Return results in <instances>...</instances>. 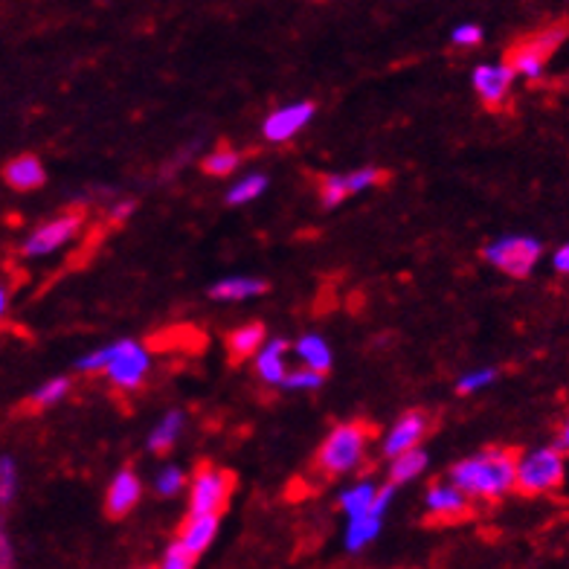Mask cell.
<instances>
[{
    "label": "cell",
    "mask_w": 569,
    "mask_h": 569,
    "mask_svg": "<svg viewBox=\"0 0 569 569\" xmlns=\"http://www.w3.org/2000/svg\"><path fill=\"white\" fill-rule=\"evenodd\" d=\"M564 38H567V29L564 27H552L543 29L538 36L526 38L520 45L508 53V67L515 71V76L520 79H541L543 73H546V64L555 55L560 45H564Z\"/></svg>",
    "instance_id": "8992f818"
},
{
    "label": "cell",
    "mask_w": 569,
    "mask_h": 569,
    "mask_svg": "<svg viewBox=\"0 0 569 569\" xmlns=\"http://www.w3.org/2000/svg\"><path fill=\"white\" fill-rule=\"evenodd\" d=\"M189 515H222L224 506L230 503L232 477L224 468L204 465L192 473L189 482Z\"/></svg>",
    "instance_id": "52a82bcc"
},
{
    "label": "cell",
    "mask_w": 569,
    "mask_h": 569,
    "mask_svg": "<svg viewBox=\"0 0 569 569\" xmlns=\"http://www.w3.org/2000/svg\"><path fill=\"white\" fill-rule=\"evenodd\" d=\"M267 291V284L256 276H224L210 284V296L218 303H248Z\"/></svg>",
    "instance_id": "44dd1931"
},
{
    "label": "cell",
    "mask_w": 569,
    "mask_h": 569,
    "mask_svg": "<svg viewBox=\"0 0 569 569\" xmlns=\"http://www.w3.org/2000/svg\"><path fill=\"white\" fill-rule=\"evenodd\" d=\"M427 427H430V421H427L425 413L409 409V413L395 418L390 430L383 433L381 454L387 459H395V456L407 454V451H416V447H421V439L427 437Z\"/></svg>",
    "instance_id": "4fadbf2b"
},
{
    "label": "cell",
    "mask_w": 569,
    "mask_h": 569,
    "mask_svg": "<svg viewBox=\"0 0 569 569\" xmlns=\"http://www.w3.org/2000/svg\"><path fill=\"white\" fill-rule=\"evenodd\" d=\"M378 494H381V482L364 477V480H355L352 485H346V489L340 491L338 508L343 511L346 520H355V517H364L372 511Z\"/></svg>",
    "instance_id": "d6986e66"
},
{
    "label": "cell",
    "mask_w": 569,
    "mask_h": 569,
    "mask_svg": "<svg viewBox=\"0 0 569 569\" xmlns=\"http://www.w3.org/2000/svg\"><path fill=\"white\" fill-rule=\"evenodd\" d=\"M323 381H326V375H317L312 369H303V366H296L291 372L284 375L282 390L284 392H314L320 390Z\"/></svg>",
    "instance_id": "f546056e"
},
{
    "label": "cell",
    "mask_w": 569,
    "mask_h": 569,
    "mask_svg": "<svg viewBox=\"0 0 569 569\" xmlns=\"http://www.w3.org/2000/svg\"><path fill=\"white\" fill-rule=\"evenodd\" d=\"M291 352H294L296 364L303 366V369H312V372L317 375H326L331 369V364H334V352H331L329 340L323 338V334H317V331L300 334V338L294 340Z\"/></svg>",
    "instance_id": "ac0fdd59"
},
{
    "label": "cell",
    "mask_w": 569,
    "mask_h": 569,
    "mask_svg": "<svg viewBox=\"0 0 569 569\" xmlns=\"http://www.w3.org/2000/svg\"><path fill=\"white\" fill-rule=\"evenodd\" d=\"M222 532V515H187L178 532V546L198 560L215 543Z\"/></svg>",
    "instance_id": "2e32d148"
},
{
    "label": "cell",
    "mask_w": 569,
    "mask_h": 569,
    "mask_svg": "<svg viewBox=\"0 0 569 569\" xmlns=\"http://www.w3.org/2000/svg\"><path fill=\"white\" fill-rule=\"evenodd\" d=\"M105 366H108V346L93 349V352H88V355H81L79 361H76V369H79L81 375L105 372Z\"/></svg>",
    "instance_id": "836d02e7"
},
{
    "label": "cell",
    "mask_w": 569,
    "mask_h": 569,
    "mask_svg": "<svg viewBox=\"0 0 569 569\" xmlns=\"http://www.w3.org/2000/svg\"><path fill=\"white\" fill-rule=\"evenodd\" d=\"M468 508H471V500L465 497L451 480L433 482L425 491V511L437 520H459L468 515Z\"/></svg>",
    "instance_id": "9a60e30c"
},
{
    "label": "cell",
    "mask_w": 569,
    "mask_h": 569,
    "mask_svg": "<svg viewBox=\"0 0 569 569\" xmlns=\"http://www.w3.org/2000/svg\"><path fill=\"white\" fill-rule=\"evenodd\" d=\"M369 430L361 421H343V425L331 427V433L323 439L320 451H317V468L326 477H346L355 473L366 459L369 451Z\"/></svg>",
    "instance_id": "7a4b0ae2"
},
{
    "label": "cell",
    "mask_w": 569,
    "mask_h": 569,
    "mask_svg": "<svg viewBox=\"0 0 569 569\" xmlns=\"http://www.w3.org/2000/svg\"><path fill=\"white\" fill-rule=\"evenodd\" d=\"M567 480V456L555 445L529 447L517 456V480L515 489L526 497H541L558 491Z\"/></svg>",
    "instance_id": "3957f363"
},
{
    "label": "cell",
    "mask_w": 569,
    "mask_h": 569,
    "mask_svg": "<svg viewBox=\"0 0 569 569\" xmlns=\"http://www.w3.org/2000/svg\"><path fill=\"white\" fill-rule=\"evenodd\" d=\"M447 480L468 500L494 503V500L506 497L508 491H515L517 456L506 447H489V451L459 459L447 471Z\"/></svg>",
    "instance_id": "6da1fadb"
},
{
    "label": "cell",
    "mask_w": 569,
    "mask_h": 569,
    "mask_svg": "<svg viewBox=\"0 0 569 569\" xmlns=\"http://www.w3.org/2000/svg\"><path fill=\"white\" fill-rule=\"evenodd\" d=\"M541 256L543 241L526 236V232H508V236H500L482 248V258L511 279H526L538 267Z\"/></svg>",
    "instance_id": "277c9868"
},
{
    "label": "cell",
    "mask_w": 569,
    "mask_h": 569,
    "mask_svg": "<svg viewBox=\"0 0 569 569\" xmlns=\"http://www.w3.org/2000/svg\"><path fill=\"white\" fill-rule=\"evenodd\" d=\"M515 71L508 67V62H482L471 71V88L480 97L482 105L500 108L511 97L515 88Z\"/></svg>",
    "instance_id": "7c38bea8"
},
{
    "label": "cell",
    "mask_w": 569,
    "mask_h": 569,
    "mask_svg": "<svg viewBox=\"0 0 569 569\" xmlns=\"http://www.w3.org/2000/svg\"><path fill=\"white\" fill-rule=\"evenodd\" d=\"M497 378H500V372L494 369V366H477V369H468V372L459 375V381H456V392H459V395H477V392L494 387Z\"/></svg>",
    "instance_id": "83f0119b"
},
{
    "label": "cell",
    "mask_w": 569,
    "mask_h": 569,
    "mask_svg": "<svg viewBox=\"0 0 569 569\" xmlns=\"http://www.w3.org/2000/svg\"><path fill=\"white\" fill-rule=\"evenodd\" d=\"M142 500V480L140 473L131 468L114 473V480L108 482L105 491V511L111 517H128Z\"/></svg>",
    "instance_id": "5bb4252c"
},
{
    "label": "cell",
    "mask_w": 569,
    "mask_h": 569,
    "mask_svg": "<svg viewBox=\"0 0 569 569\" xmlns=\"http://www.w3.org/2000/svg\"><path fill=\"white\" fill-rule=\"evenodd\" d=\"M288 355H291V346L282 338H267L265 346L258 349V355L253 357V369H256L258 381L267 383V387H282L284 375L291 372Z\"/></svg>",
    "instance_id": "e0dca14e"
},
{
    "label": "cell",
    "mask_w": 569,
    "mask_h": 569,
    "mask_svg": "<svg viewBox=\"0 0 569 569\" xmlns=\"http://www.w3.org/2000/svg\"><path fill=\"white\" fill-rule=\"evenodd\" d=\"M482 38H485V29L473 21H465V24H456L451 29V45L459 47V50H471V47H480Z\"/></svg>",
    "instance_id": "1f68e13d"
},
{
    "label": "cell",
    "mask_w": 569,
    "mask_h": 569,
    "mask_svg": "<svg viewBox=\"0 0 569 569\" xmlns=\"http://www.w3.org/2000/svg\"><path fill=\"white\" fill-rule=\"evenodd\" d=\"M267 331L262 323H244L239 329L230 331V338H227V349H230V355L236 361H244V357H256L258 349L265 346Z\"/></svg>",
    "instance_id": "cb8c5ba5"
},
{
    "label": "cell",
    "mask_w": 569,
    "mask_h": 569,
    "mask_svg": "<svg viewBox=\"0 0 569 569\" xmlns=\"http://www.w3.org/2000/svg\"><path fill=\"white\" fill-rule=\"evenodd\" d=\"M555 447H558L564 456H569V416L564 418V425H560L558 439H555Z\"/></svg>",
    "instance_id": "8d00e7d4"
},
{
    "label": "cell",
    "mask_w": 569,
    "mask_h": 569,
    "mask_svg": "<svg viewBox=\"0 0 569 569\" xmlns=\"http://www.w3.org/2000/svg\"><path fill=\"white\" fill-rule=\"evenodd\" d=\"M427 468H430V454L425 447H416V451H407V454L395 456L387 465V485L399 489V485H407V482H416L418 477H425Z\"/></svg>",
    "instance_id": "603a6c76"
},
{
    "label": "cell",
    "mask_w": 569,
    "mask_h": 569,
    "mask_svg": "<svg viewBox=\"0 0 569 569\" xmlns=\"http://www.w3.org/2000/svg\"><path fill=\"white\" fill-rule=\"evenodd\" d=\"M3 178H7V184H10L12 189H18V192H33V189L45 187L47 169L36 154H21V157L7 163Z\"/></svg>",
    "instance_id": "7402d4cb"
},
{
    "label": "cell",
    "mask_w": 569,
    "mask_h": 569,
    "mask_svg": "<svg viewBox=\"0 0 569 569\" xmlns=\"http://www.w3.org/2000/svg\"><path fill=\"white\" fill-rule=\"evenodd\" d=\"M81 232V215L79 213H64L59 218H50L41 227L29 232L24 244H21V253L27 258H45L53 256L59 250H64L71 241H76V236Z\"/></svg>",
    "instance_id": "ba28073f"
},
{
    "label": "cell",
    "mask_w": 569,
    "mask_h": 569,
    "mask_svg": "<svg viewBox=\"0 0 569 569\" xmlns=\"http://www.w3.org/2000/svg\"><path fill=\"white\" fill-rule=\"evenodd\" d=\"M392 497H395V489L392 485H381V494L375 500L372 511L364 517H355V520H346V529H343V546H346V552L357 555V552L369 549L378 541V534L383 532L387 511L392 506Z\"/></svg>",
    "instance_id": "30bf717a"
},
{
    "label": "cell",
    "mask_w": 569,
    "mask_h": 569,
    "mask_svg": "<svg viewBox=\"0 0 569 569\" xmlns=\"http://www.w3.org/2000/svg\"><path fill=\"white\" fill-rule=\"evenodd\" d=\"M317 116V105L312 99H300V102H288V105L274 108L270 114L262 119V137L267 142H291L296 134H303Z\"/></svg>",
    "instance_id": "9c48e42d"
},
{
    "label": "cell",
    "mask_w": 569,
    "mask_h": 569,
    "mask_svg": "<svg viewBox=\"0 0 569 569\" xmlns=\"http://www.w3.org/2000/svg\"><path fill=\"white\" fill-rule=\"evenodd\" d=\"M154 569H195V558L180 549L178 543H169V549L163 552L161 564Z\"/></svg>",
    "instance_id": "d6a6232c"
},
{
    "label": "cell",
    "mask_w": 569,
    "mask_h": 569,
    "mask_svg": "<svg viewBox=\"0 0 569 569\" xmlns=\"http://www.w3.org/2000/svg\"><path fill=\"white\" fill-rule=\"evenodd\" d=\"M552 267H555L558 274L569 276V241L567 244H560V248L552 253Z\"/></svg>",
    "instance_id": "d590c367"
},
{
    "label": "cell",
    "mask_w": 569,
    "mask_h": 569,
    "mask_svg": "<svg viewBox=\"0 0 569 569\" xmlns=\"http://www.w3.org/2000/svg\"><path fill=\"white\" fill-rule=\"evenodd\" d=\"M267 187H270L267 175H262V172H248V175H241V178H236L230 184V189H227V204L230 206L253 204V201H258V198L265 195Z\"/></svg>",
    "instance_id": "d4e9b609"
},
{
    "label": "cell",
    "mask_w": 569,
    "mask_h": 569,
    "mask_svg": "<svg viewBox=\"0 0 569 569\" xmlns=\"http://www.w3.org/2000/svg\"><path fill=\"white\" fill-rule=\"evenodd\" d=\"M18 494V465L12 456H0V506H10Z\"/></svg>",
    "instance_id": "4dcf8cb0"
},
{
    "label": "cell",
    "mask_w": 569,
    "mask_h": 569,
    "mask_svg": "<svg viewBox=\"0 0 569 569\" xmlns=\"http://www.w3.org/2000/svg\"><path fill=\"white\" fill-rule=\"evenodd\" d=\"M67 395H71V378L59 375V378H50V381H45L33 392V404H36V407H55V404H62Z\"/></svg>",
    "instance_id": "f1b7e54d"
},
{
    "label": "cell",
    "mask_w": 569,
    "mask_h": 569,
    "mask_svg": "<svg viewBox=\"0 0 569 569\" xmlns=\"http://www.w3.org/2000/svg\"><path fill=\"white\" fill-rule=\"evenodd\" d=\"M7 312H10V291H7V284L0 282V320L7 317Z\"/></svg>",
    "instance_id": "74e56055"
},
{
    "label": "cell",
    "mask_w": 569,
    "mask_h": 569,
    "mask_svg": "<svg viewBox=\"0 0 569 569\" xmlns=\"http://www.w3.org/2000/svg\"><path fill=\"white\" fill-rule=\"evenodd\" d=\"M152 489H154V494H157V497H163V500L178 497V494H184V491L189 489V473L175 463L163 465L161 471L154 473Z\"/></svg>",
    "instance_id": "484cf974"
},
{
    "label": "cell",
    "mask_w": 569,
    "mask_h": 569,
    "mask_svg": "<svg viewBox=\"0 0 569 569\" xmlns=\"http://www.w3.org/2000/svg\"><path fill=\"white\" fill-rule=\"evenodd\" d=\"M149 372H152V352L142 346L140 340L125 338L108 343V366L102 375L114 390H140Z\"/></svg>",
    "instance_id": "5b68a950"
},
{
    "label": "cell",
    "mask_w": 569,
    "mask_h": 569,
    "mask_svg": "<svg viewBox=\"0 0 569 569\" xmlns=\"http://www.w3.org/2000/svg\"><path fill=\"white\" fill-rule=\"evenodd\" d=\"M134 210H137V201H134V198H119V201H116L114 206H111V222H128V218H131L134 215Z\"/></svg>",
    "instance_id": "e575fe53"
},
{
    "label": "cell",
    "mask_w": 569,
    "mask_h": 569,
    "mask_svg": "<svg viewBox=\"0 0 569 569\" xmlns=\"http://www.w3.org/2000/svg\"><path fill=\"white\" fill-rule=\"evenodd\" d=\"M383 180V172L378 166H364V169H352V172H338V175H326L320 180V201L323 206H334L346 204L349 198L361 195V192H369L372 187H378Z\"/></svg>",
    "instance_id": "8fae6325"
},
{
    "label": "cell",
    "mask_w": 569,
    "mask_h": 569,
    "mask_svg": "<svg viewBox=\"0 0 569 569\" xmlns=\"http://www.w3.org/2000/svg\"><path fill=\"white\" fill-rule=\"evenodd\" d=\"M137 569H154V567H137Z\"/></svg>",
    "instance_id": "f35d334b"
},
{
    "label": "cell",
    "mask_w": 569,
    "mask_h": 569,
    "mask_svg": "<svg viewBox=\"0 0 569 569\" xmlns=\"http://www.w3.org/2000/svg\"><path fill=\"white\" fill-rule=\"evenodd\" d=\"M184 430H187V413H184V409H166V413L154 421L152 430H149L146 445H149L152 454H166V451H172V447L178 445Z\"/></svg>",
    "instance_id": "ffe728a7"
},
{
    "label": "cell",
    "mask_w": 569,
    "mask_h": 569,
    "mask_svg": "<svg viewBox=\"0 0 569 569\" xmlns=\"http://www.w3.org/2000/svg\"><path fill=\"white\" fill-rule=\"evenodd\" d=\"M241 166V154L230 146H222V149H213V152L204 157V172L206 175H215V178H230L232 172Z\"/></svg>",
    "instance_id": "4316f807"
}]
</instances>
